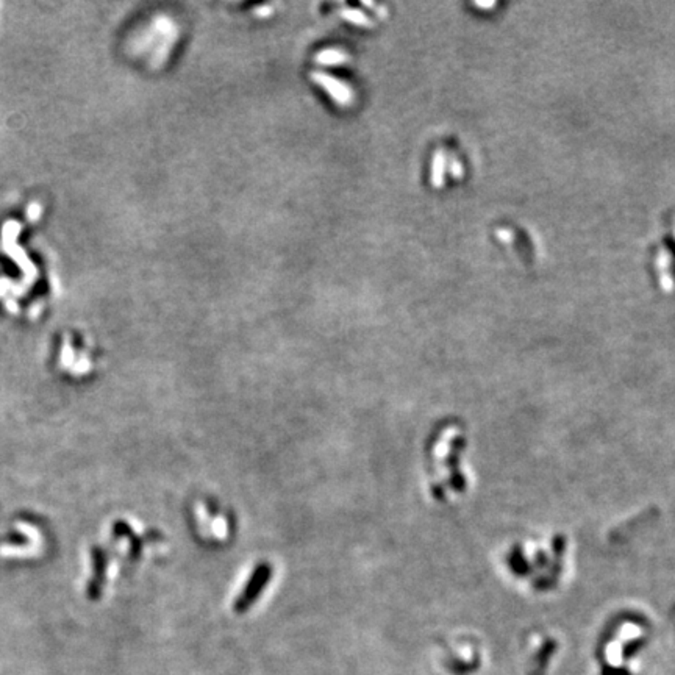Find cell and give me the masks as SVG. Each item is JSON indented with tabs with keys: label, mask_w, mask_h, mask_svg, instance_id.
Segmentation results:
<instances>
[{
	"label": "cell",
	"mask_w": 675,
	"mask_h": 675,
	"mask_svg": "<svg viewBox=\"0 0 675 675\" xmlns=\"http://www.w3.org/2000/svg\"><path fill=\"white\" fill-rule=\"evenodd\" d=\"M442 174H444V156H442V154H436L435 155V161H433V185L435 186H441L442 185Z\"/></svg>",
	"instance_id": "1"
},
{
	"label": "cell",
	"mask_w": 675,
	"mask_h": 675,
	"mask_svg": "<svg viewBox=\"0 0 675 675\" xmlns=\"http://www.w3.org/2000/svg\"><path fill=\"white\" fill-rule=\"evenodd\" d=\"M475 5L477 7H494V2H491V3H475Z\"/></svg>",
	"instance_id": "2"
}]
</instances>
